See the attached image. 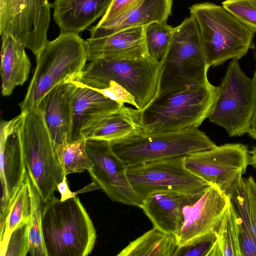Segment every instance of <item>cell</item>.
Here are the masks:
<instances>
[{"label": "cell", "instance_id": "6da1fadb", "mask_svg": "<svg viewBox=\"0 0 256 256\" xmlns=\"http://www.w3.org/2000/svg\"><path fill=\"white\" fill-rule=\"evenodd\" d=\"M218 91V86L208 81L160 93L144 109H137L141 132L158 134L198 128L208 118Z\"/></svg>", "mask_w": 256, "mask_h": 256}, {"label": "cell", "instance_id": "7a4b0ae2", "mask_svg": "<svg viewBox=\"0 0 256 256\" xmlns=\"http://www.w3.org/2000/svg\"><path fill=\"white\" fill-rule=\"evenodd\" d=\"M36 56L34 75L24 100L19 104L24 113L36 108L54 86L82 76L88 61L86 40L77 34L60 32Z\"/></svg>", "mask_w": 256, "mask_h": 256}, {"label": "cell", "instance_id": "3957f363", "mask_svg": "<svg viewBox=\"0 0 256 256\" xmlns=\"http://www.w3.org/2000/svg\"><path fill=\"white\" fill-rule=\"evenodd\" d=\"M42 208V227L48 256H86L94 249L96 232L79 198L54 196Z\"/></svg>", "mask_w": 256, "mask_h": 256}, {"label": "cell", "instance_id": "277c9868", "mask_svg": "<svg viewBox=\"0 0 256 256\" xmlns=\"http://www.w3.org/2000/svg\"><path fill=\"white\" fill-rule=\"evenodd\" d=\"M198 26L208 66H216L228 60H238L254 49L255 32L222 6L204 2L190 8Z\"/></svg>", "mask_w": 256, "mask_h": 256}, {"label": "cell", "instance_id": "5b68a950", "mask_svg": "<svg viewBox=\"0 0 256 256\" xmlns=\"http://www.w3.org/2000/svg\"><path fill=\"white\" fill-rule=\"evenodd\" d=\"M162 62L150 56L140 58L106 56L90 62L78 81L102 88L113 80L134 97L138 110L146 108L159 94Z\"/></svg>", "mask_w": 256, "mask_h": 256}, {"label": "cell", "instance_id": "8992f818", "mask_svg": "<svg viewBox=\"0 0 256 256\" xmlns=\"http://www.w3.org/2000/svg\"><path fill=\"white\" fill-rule=\"evenodd\" d=\"M20 134L27 173L42 202L46 203L66 175L40 108L24 113Z\"/></svg>", "mask_w": 256, "mask_h": 256}, {"label": "cell", "instance_id": "52a82bcc", "mask_svg": "<svg viewBox=\"0 0 256 256\" xmlns=\"http://www.w3.org/2000/svg\"><path fill=\"white\" fill-rule=\"evenodd\" d=\"M209 68L198 25L190 16L175 27L169 48L162 61L160 93L180 90L208 82Z\"/></svg>", "mask_w": 256, "mask_h": 256}, {"label": "cell", "instance_id": "ba28073f", "mask_svg": "<svg viewBox=\"0 0 256 256\" xmlns=\"http://www.w3.org/2000/svg\"><path fill=\"white\" fill-rule=\"evenodd\" d=\"M110 144L114 152L128 166L184 156L217 146L196 127L158 134L138 132Z\"/></svg>", "mask_w": 256, "mask_h": 256}, {"label": "cell", "instance_id": "9c48e42d", "mask_svg": "<svg viewBox=\"0 0 256 256\" xmlns=\"http://www.w3.org/2000/svg\"><path fill=\"white\" fill-rule=\"evenodd\" d=\"M218 86L208 117L223 128L230 136H242L249 130L256 110V84L232 60Z\"/></svg>", "mask_w": 256, "mask_h": 256}, {"label": "cell", "instance_id": "30bf717a", "mask_svg": "<svg viewBox=\"0 0 256 256\" xmlns=\"http://www.w3.org/2000/svg\"><path fill=\"white\" fill-rule=\"evenodd\" d=\"M184 158L176 157L128 166V178L142 202L156 191L196 194L202 192L211 185L188 170Z\"/></svg>", "mask_w": 256, "mask_h": 256}, {"label": "cell", "instance_id": "8fae6325", "mask_svg": "<svg viewBox=\"0 0 256 256\" xmlns=\"http://www.w3.org/2000/svg\"><path fill=\"white\" fill-rule=\"evenodd\" d=\"M48 0H0V34L20 40L36 56L48 42Z\"/></svg>", "mask_w": 256, "mask_h": 256}, {"label": "cell", "instance_id": "7c38bea8", "mask_svg": "<svg viewBox=\"0 0 256 256\" xmlns=\"http://www.w3.org/2000/svg\"><path fill=\"white\" fill-rule=\"evenodd\" d=\"M184 164L193 174L227 194L246 173L250 154L244 144H226L189 154Z\"/></svg>", "mask_w": 256, "mask_h": 256}, {"label": "cell", "instance_id": "4fadbf2b", "mask_svg": "<svg viewBox=\"0 0 256 256\" xmlns=\"http://www.w3.org/2000/svg\"><path fill=\"white\" fill-rule=\"evenodd\" d=\"M86 148L94 164L88 170L94 182L112 201L140 208L142 202L128 178V166L114 152L110 142L86 140Z\"/></svg>", "mask_w": 256, "mask_h": 256}, {"label": "cell", "instance_id": "5bb4252c", "mask_svg": "<svg viewBox=\"0 0 256 256\" xmlns=\"http://www.w3.org/2000/svg\"><path fill=\"white\" fill-rule=\"evenodd\" d=\"M24 113L0 124V170L2 187L0 214L8 211L10 206L26 174L20 130Z\"/></svg>", "mask_w": 256, "mask_h": 256}, {"label": "cell", "instance_id": "9a60e30c", "mask_svg": "<svg viewBox=\"0 0 256 256\" xmlns=\"http://www.w3.org/2000/svg\"><path fill=\"white\" fill-rule=\"evenodd\" d=\"M230 202L228 194L211 184L194 202L184 206L182 226L176 236L178 246L214 232Z\"/></svg>", "mask_w": 256, "mask_h": 256}, {"label": "cell", "instance_id": "2e32d148", "mask_svg": "<svg viewBox=\"0 0 256 256\" xmlns=\"http://www.w3.org/2000/svg\"><path fill=\"white\" fill-rule=\"evenodd\" d=\"M68 90L72 116L68 142L84 138L101 120L124 104L106 98L93 88L78 80L68 83Z\"/></svg>", "mask_w": 256, "mask_h": 256}, {"label": "cell", "instance_id": "e0dca14e", "mask_svg": "<svg viewBox=\"0 0 256 256\" xmlns=\"http://www.w3.org/2000/svg\"><path fill=\"white\" fill-rule=\"evenodd\" d=\"M204 192L186 194L172 191H156L146 196L140 208L150 220L153 228L176 236L184 222V207L194 202Z\"/></svg>", "mask_w": 256, "mask_h": 256}, {"label": "cell", "instance_id": "ac0fdd59", "mask_svg": "<svg viewBox=\"0 0 256 256\" xmlns=\"http://www.w3.org/2000/svg\"><path fill=\"white\" fill-rule=\"evenodd\" d=\"M238 217L242 256H256V182L242 178L227 192Z\"/></svg>", "mask_w": 256, "mask_h": 256}, {"label": "cell", "instance_id": "d6986e66", "mask_svg": "<svg viewBox=\"0 0 256 256\" xmlns=\"http://www.w3.org/2000/svg\"><path fill=\"white\" fill-rule=\"evenodd\" d=\"M172 0H142L134 8L108 21L99 23L90 30V38L110 35L126 29L166 22L172 12Z\"/></svg>", "mask_w": 256, "mask_h": 256}, {"label": "cell", "instance_id": "ffe728a7", "mask_svg": "<svg viewBox=\"0 0 256 256\" xmlns=\"http://www.w3.org/2000/svg\"><path fill=\"white\" fill-rule=\"evenodd\" d=\"M146 26L123 30L86 40L88 61L106 57L140 58L149 56L144 40Z\"/></svg>", "mask_w": 256, "mask_h": 256}, {"label": "cell", "instance_id": "44dd1931", "mask_svg": "<svg viewBox=\"0 0 256 256\" xmlns=\"http://www.w3.org/2000/svg\"><path fill=\"white\" fill-rule=\"evenodd\" d=\"M113 0H54V20L63 33L80 32L106 13Z\"/></svg>", "mask_w": 256, "mask_h": 256}, {"label": "cell", "instance_id": "7402d4cb", "mask_svg": "<svg viewBox=\"0 0 256 256\" xmlns=\"http://www.w3.org/2000/svg\"><path fill=\"white\" fill-rule=\"evenodd\" d=\"M1 36L2 93L9 96L16 86H22L28 80L31 63L25 46L20 40L8 34Z\"/></svg>", "mask_w": 256, "mask_h": 256}, {"label": "cell", "instance_id": "603a6c76", "mask_svg": "<svg viewBox=\"0 0 256 256\" xmlns=\"http://www.w3.org/2000/svg\"><path fill=\"white\" fill-rule=\"evenodd\" d=\"M68 84L54 86L37 106L43 112L46 124L55 147L62 143L66 138L68 142L70 138L72 116Z\"/></svg>", "mask_w": 256, "mask_h": 256}, {"label": "cell", "instance_id": "cb8c5ba5", "mask_svg": "<svg viewBox=\"0 0 256 256\" xmlns=\"http://www.w3.org/2000/svg\"><path fill=\"white\" fill-rule=\"evenodd\" d=\"M141 132L136 108L124 104L96 124L84 136L86 140L112 142Z\"/></svg>", "mask_w": 256, "mask_h": 256}, {"label": "cell", "instance_id": "d4e9b609", "mask_svg": "<svg viewBox=\"0 0 256 256\" xmlns=\"http://www.w3.org/2000/svg\"><path fill=\"white\" fill-rule=\"evenodd\" d=\"M176 236L153 228L132 241L117 256H174Z\"/></svg>", "mask_w": 256, "mask_h": 256}, {"label": "cell", "instance_id": "484cf974", "mask_svg": "<svg viewBox=\"0 0 256 256\" xmlns=\"http://www.w3.org/2000/svg\"><path fill=\"white\" fill-rule=\"evenodd\" d=\"M214 233L216 240L208 256H242L238 217L231 202Z\"/></svg>", "mask_w": 256, "mask_h": 256}, {"label": "cell", "instance_id": "4316f807", "mask_svg": "<svg viewBox=\"0 0 256 256\" xmlns=\"http://www.w3.org/2000/svg\"><path fill=\"white\" fill-rule=\"evenodd\" d=\"M32 213L29 186L25 178L11 204L3 232L0 234V256H5L10 236L19 226L28 223Z\"/></svg>", "mask_w": 256, "mask_h": 256}, {"label": "cell", "instance_id": "83f0119b", "mask_svg": "<svg viewBox=\"0 0 256 256\" xmlns=\"http://www.w3.org/2000/svg\"><path fill=\"white\" fill-rule=\"evenodd\" d=\"M86 140L82 138L68 142L66 138L56 146V152L66 176L90 170L94 166L86 148Z\"/></svg>", "mask_w": 256, "mask_h": 256}, {"label": "cell", "instance_id": "f1b7e54d", "mask_svg": "<svg viewBox=\"0 0 256 256\" xmlns=\"http://www.w3.org/2000/svg\"><path fill=\"white\" fill-rule=\"evenodd\" d=\"M26 178L29 186L32 201V213L29 232V253L32 256H48L42 232V199L27 172Z\"/></svg>", "mask_w": 256, "mask_h": 256}, {"label": "cell", "instance_id": "f546056e", "mask_svg": "<svg viewBox=\"0 0 256 256\" xmlns=\"http://www.w3.org/2000/svg\"><path fill=\"white\" fill-rule=\"evenodd\" d=\"M175 27L164 22H153L144 28V40L148 55L162 62L171 43Z\"/></svg>", "mask_w": 256, "mask_h": 256}, {"label": "cell", "instance_id": "4dcf8cb0", "mask_svg": "<svg viewBox=\"0 0 256 256\" xmlns=\"http://www.w3.org/2000/svg\"><path fill=\"white\" fill-rule=\"evenodd\" d=\"M222 6L256 32V0H224Z\"/></svg>", "mask_w": 256, "mask_h": 256}, {"label": "cell", "instance_id": "1f68e13d", "mask_svg": "<svg viewBox=\"0 0 256 256\" xmlns=\"http://www.w3.org/2000/svg\"><path fill=\"white\" fill-rule=\"evenodd\" d=\"M216 238L214 232L200 236L187 244L178 246L174 256H208Z\"/></svg>", "mask_w": 256, "mask_h": 256}, {"label": "cell", "instance_id": "d6a6232c", "mask_svg": "<svg viewBox=\"0 0 256 256\" xmlns=\"http://www.w3.org/2000/svg\"><path fill=\"white\" fill-rule=\"evenodd\" d=\"M29 232L30 222L19 226L12 232L5 256H26L29 252Z\"/></svg>", "mask_w": 256, "mask_h": 256}, {"label": "cell", "instance_id": "836d02e7", "mask_svg": "<svg viewBox=\"0 0 256 256\" xmlns=\"http://www.w3.org/2000/svg\"><path fill=\"white\" fill-rule=\"evenodd\" d=\"M108 84L102 88H93L112 100L120 104H128L138 108L134 97L124 87L113 80L110 81Z\"/></svg>", "mask_w": 256, "mask_h": 256}, {"label": "cell", "instance_id": "e575fe53", "mask_svg": "<svg viewBox=\"0 0 256 256\" xmlns=\"http://www.w3.org/2000/svg\"><path fill=\"white\" fill-rule=\"evenodd\" d=\"M141 0H113L108 10L98 22H104L120 16L134 8Z\"/></svg>", "mask_w": 256, "mask_h": 256}, {"label": "cell", "instance_id": "d590c367", "mask_svg": "<svg viewBox=\"0 0 256 256\" xmlns=\"http://www.w3.org/2000/svg\"><path fill=\"white\" fill-rule=\"evenodd\" d=\"M56 190L58 191L60 194L61 201H64L68 198L76 196V192L70 191L68 186L66 176H64L62 182H60L56 186Z\"/></svg>", "mask_w": 256, "mask_h": 256}, {"label": "cell", "instance_id": "8d00e7d4", "mask_svg": "<svg viewBox=\"0 0 256 256\" xmlns=\"http://www.w3.org/2000/svg\"><path fill=\"white\" fill-rule=\"evenodd\" d=\"M255 58L256 60V52L255 53ZM253 78L254 80V82L256 84V70L254 72ZM248 134L254 139L256 140V110L254 112L252 120V124L248 132Z\"/></svg>", "mask_w": 256, "mask_h": 256}, {"label": "cell", "instance_id": "74e56055", "mask_svg": "<svg viewBox=\"0 0 256 256\" xmlns=\"http://www.w3.org/2000/svg\"><path fill=\"white\" fill-rule=\"evenodd\" d=\"M249 154H250V164L256 169V146L249 152Z\"/></svg>", "mask_w": 256, "mask_h": 256}]
</instances>
